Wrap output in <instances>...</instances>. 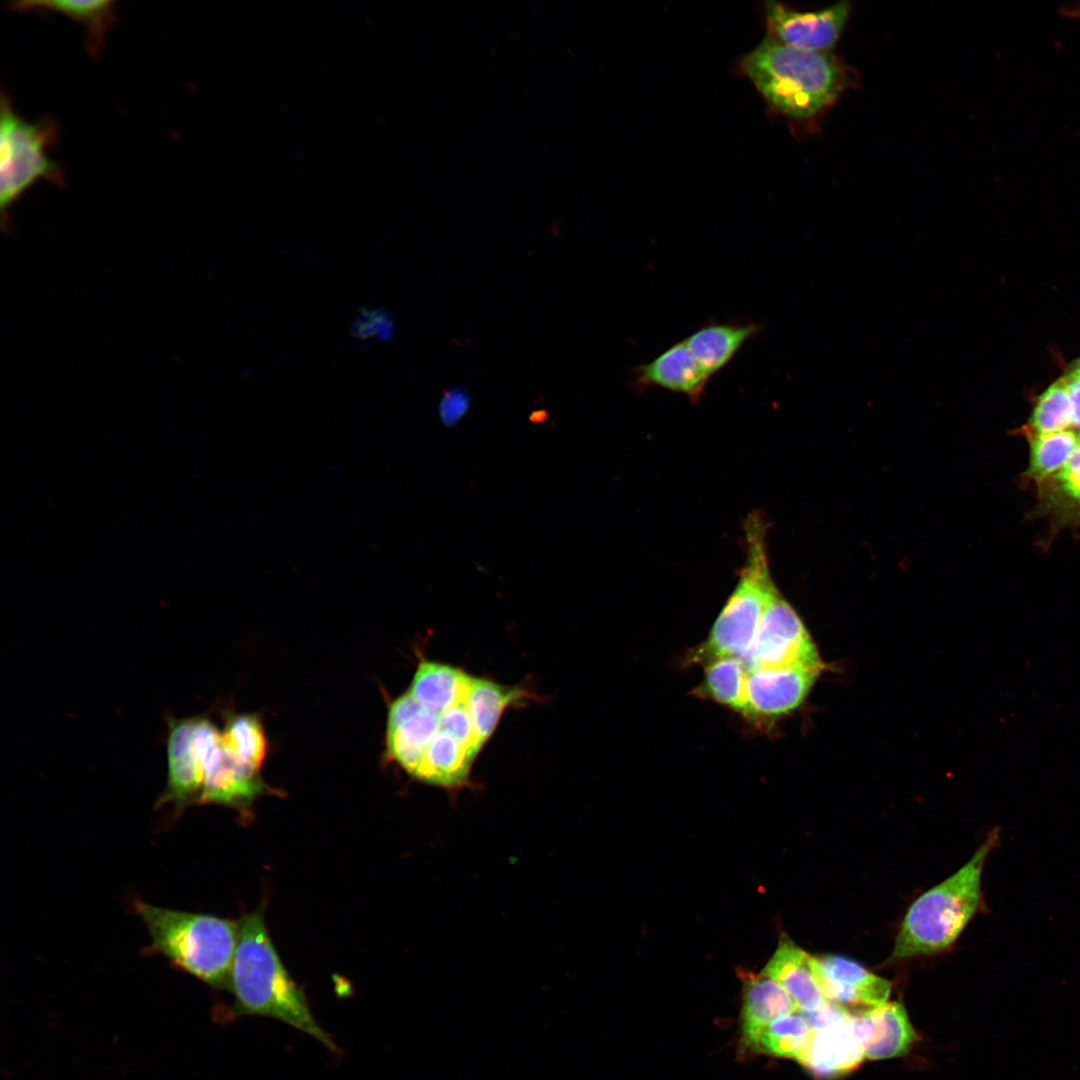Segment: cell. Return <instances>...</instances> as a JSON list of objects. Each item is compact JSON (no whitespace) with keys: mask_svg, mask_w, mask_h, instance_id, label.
<instances>
[{"mask_svg":"<svg viewBox=\"0 0 1080 1080\" xmlns=\"http://www.w3.org/2000/svg\"><path fill=\"white\" fill-rule=\"evenodd\" d=\"M422 708L423 707L409 692L397 698L391 704L389 709L387 732H391L398 728L403 722L419 712Z\"/></svg>","mask_w":1080,"mask_h":1080,"instance_id":"obj_33","label":"cell"},{"mask_svg":"<svg viewBox=\"0 0 1080 1080\" xmlns=\"http://www.w3.org/2000/svg\"><path fill=\"white\" fill-rule=\"evenodd\" d=\"M394 333L391 314L384 308H365L355 316L351 325L353 337L378 342L389 341Z\"/></svg>","mask_w":1080,"mask_h":1080,"instance_id":"obj_29","label":"cell"},{"mask_svg":"<svg viewBox=\"0 0 1080 1080\" xmlns=\"http://www.w3.org/2000/svg\"><path fill=\"white\" fill-rule=\"evenodd\" d=\"M1080 364V363H1079Z\"/></svg>","mask_w":1080,"mask_h":1080,"instance_id":"obj_36","label":"cell"},{"mask_svg":"<svg viewBox=\"0 0 1080 1080\" xmlns=\"http://www.w3.org/2000/svg\"><path fill=\"white\" fill-rule=\"evenodd\" d=\"M115 1H19L8 4L14 12H54L81 23L85 29V46L91 57L101 52L107 32L116 22Z\"/></svg>","mask_w":1080,"mask_h":1080,"instance_id":"obj_19","label":"cell"},{"mask_svg":"<svg viewBox=\"0 0 1080 1080\" xmlns=\"http://www.w3.org/2000/svg\"><path fill=\"white\" fill-rule=\"evenodd\" d=\"M134 907L148 930L152 951L212 987H227L238 942V922L141 900H136Z\"/></svg>","mask_w":1080,"mask_h":1080,"instance_id":"obj_4","label":"cell"},{"mask_svg":"<svg viewBox=\"0 0 1080 1080\" xmlns=\"http://www.w3.org/2000/svg\"><path fill=\"white\" fill-rule=\"evenodd\" d=\"M821 671L803 667L747 671L743 715L775 717L794 710L804 701Z\"/></svg>","mask_w":1080,"mask_h":1080,"instance_id":"obj_11","label":"cell"},{"mask_svg":"<svg viewBox=\"0 0 1080 1080\" xmlns=\"http://www.w3.org/2000/svg\"><path fill=\"white\" fill-rule=\"evenodd\" d=\"M763 971L784 988L798 1011L814 1012L827 1002L815 980L812 956L786 934Z\"/></svg>","mask_w":1080,"mask_h":1080,"instance_id":"obj_18","label":"cell"},{"mask_svg":"<svg viewBox=\"0 0 1080 1080\" xmlns=\"http://www.w3.org/2000/svg\"><path fill=\"white\" fill-rule=\"evenodd\" d=\"M997 839L990 833L964 866L910 905L890 960L936 954L956 941L979 910L983 867Z\"/></svg>","mask_w":1080,"mask_h":1080,"instance_id":"obj_3","label":"cell"},{"mask_svg":"<svg viewBox=\"0 0 1080 1080\" xmlns=\"http://www.w3.org/2000/svg\"><path fill=\"white\" fill-rule=\"evenodd\" d=\"M1029 441L1031 455L1027 473L1039 481L1066 465L1080 446V434L1066 429L1054 433L1030 434Z\"/></svg>","mask_w":1080,"mask_h":1080,"instance_id":"obj_25","label":"cell"},{"mask_svg":"<svg viewBox=\"0 0 1080 1080\" xmlns=\"http://www.w3.org/2000/svg\"><path fill=\"white\" fill-rule=\"evenodd\" d=\"M863 1059L849 1016L811 1029L809 1040L796 1061L817 1078L833 1079L855 1070Z\"/></svg>","mask_w":1080,"mask_h":1080,"instance_id":"obj_15","label":"cell"},{"mask_svg":"<svg viewBox=\"0 0 1080 1080\" xmlns=\"http://www.w3.org/2000/svg\"><path fill=\"white\" fill-rule=\"evenodd\" d=\"M440 729L452 735L475 754L482 746L474 730L466 700L457 703L440 715Z\"/></svg>","mask_w":1080,"mask_h":1080,"instance_id":"obj_30","label":"cell"},{"mask_svg":"<svg viewBox=\"0 0 1080 1080\" xmlns=\"http://www.w3.org/2000/svg\"><path fill=\"white\" fill-rule=\"evenodd\" d=\"M475 753L440 729L414 773L418 780L444 788L466 784Z\"/></svg>","mask_w":1080,"mask_h":1080,"instance_id":"obj_21","label":"cell"},{"mask_svg":"<svg viewBox=\"0 0 1080 1080\" xmlns=\"http://www.w3.org/2000/svg\"><path fill=\"white\" fill-rule=\"evenodd\" d=\"M1063 13L1065 15H1067V16H1070V17H1078V18H1080V3L1077 6H1072V7H1069V8L1065 7L1063 9Z\"/></svg>","mask_w":1080,"mask_h":1080,"instance_id":"obj_35","label":"cell"},{"mask_svg":"<svg viewBox=\"0 0 1080 1080\" xmlns=\"http://www.w3.org/2000/svg\"><path fill=\"white\" fill-rule=\"evenodd\" d=\"M469 405V397L463 390L455 388L445 392L439 407L442 422L453 426L466 414Z\"/></svg>","mask_w":1080,"mask_h":1080,"instance_id":"obj_31","label":"cell"},{"mask_svg":"<svg viewBox=\"0 0 1080 1080\" xmlns=\"http://www.w3.org/2000/svg\"><path fill=\"white\" fill-rule=\"evenodd\" d=\"M764 329L752 320H711L684 339L689 351L711 378L725 368L746 342Z\"/></svg>","mask_w":1080,"mask_h":1080,"instance_id":"obj_17","label":"cell"},{"mask_svg":"<svg viewBox=\"0 0 1080 1080\" xmlns=\"http://www.w3.org/2000/svg\"><path fill=\"white\" fill-rule=\"evenodd\" d=\"M768 33L800 49L832 51L848 23L851 6L839 1L819 10H798L778 1L764 4Z\"/></svg>","mask_w":1080,"mask_h":1080,"instance_id":"obj_8","label":"cell"},{"mask_svg":"<svg viewBox=\"0 0 1080 1080\" xmlns=\"http://www.w3.org/2000/svg\"><path fill=\"white\" fill-rule=\"evenodd\" d=\"M1072 424V405L1063 378L1039 397L1030 420V434L1066 430Z\"/></svg>","mask_w":1080,"mask_h":1080,"instance_id":"obj_27","label":"cell"},{"mask_svg":"<svg viewBox=\"0 0 1080 1080\" xmlns=\"http://www.w3.org/2000/svg\"><path fill=\"white\" fill-rule=\"evenodd\" d=\"M739 67L775 112L803 124L819 121L856 81L832 51L796 48L769 33Z\"/></svg>","mask_w":1080,"mask_h":1080,"instance_id":"obj_1","label":"cell"},{"mask_svg":"<svg viewBox=\"0 0 1080 1080\" xmlns=\"http://www.w3.org/2000/svg\"><path fill=\"white\" fill-rule=\"evenodd\" d=\"M739 659L746 671L795 667L823 669L809 633L778 590L764 611L752 645Z\"/></svg>","mask_w":1080,"mask_h":1080,"instance_id":"obj_7","label":"cell"},{"mask_svg":"<svg viewBox=\"0 0 1080 1080\" xmlns=\"http://www.w3.org/2000/svg\"><path fill=\"white\" fill-rule=\"evenodd\" d=\"M817 985L825 999L851 1016L888 1001L891 983L857 962L839 955L812 956Z\"/></svg>","mask_w":1080,"mask_h":1080,"instance_id":"obj_10","label":"cell"},{"mask_svg":"<svg viewBox=\"0 0 1080 1080\" xmlns=\"http://www.w3.org/2000/svg\"><path fill=\"white\" fill-rule=\"evenodd\" d=\"M810 1034L808 1022L797 1010L768 1024L761 1032L754 1052L796 1060L805 1048Z\"/></svg>","mask_w":1080,"mask_h":1080,"instance_id":"obj_26","label":"cell"},{"mask_svg":"<svg viewBox=\"0 0 1080 1080\" xmlns=\"http://www.w3.org/2000/svg\"><path fill=\"white\" fill-rule=\"evenodd\" d=\"M527 693L493 681L471 677L466 705L474 730L483 745L493 733L503 711L519 703Z\"/></svg>","mask_w":1080,"mask_h":1080,"instance_id":"obj_22","label":"cell"},{"mask_svg":"<svg viewBox=\"0 0 1080 1080\" xmlns=\"http://www.w3.org/2000/svg\"><path fill=\"white\" fill-rule=\"evenodd\" d=\"M238 924V942L227 984L236 1014L282 1021L337 1052L336 1044L313 1016L303 990L281 961L263 912L247 914Z\"/></svg>","mask_w":1080,"mask_h":1080,"instance_id":"obj_2","label":"cell"},{"mask_svg":"<svg viewBox=\"0 0 1080 1080\" xmlns=\"http://www.w3.org/2000/svg\"><path fill=\"white\" fill-rule=\"evenodd\" d=\"M439 730L440 715L422 708L398 728L387 732L388 749L392 758L413 776Z\"/></svg>","mask_w":1080,"mask_h":1080,"instance_id":"obj_23","label":"cell"},{"mask_svg":"<svg viewBox=\"0 0 1080 1080\" xmlns=\"http://www.w3.org/2000/svg\"><path fill=\"white\" fill-rule=\"evenodd\" d=\"M471 676L441 663L422 661L410 685V695L427 711L441 715L465 701Z\"/></svg>","mask_w":1080,"mask_h":1080,"instance_id":"obj_20","label":"cell"},{"mask_svg":"<svg viewBox=\"0 0 1080 1080\" xmlns=\"http://www.w3.org/2000/svg\"><path fill=\"white\" fill-rule=\"evenodd\" d=\"M632 376V385L638 391L663 388L683 394L694 403L701 400L710 380L684 340L674 343L653 360L636 366Z\"/></svg>","mask_w":1080,"mask_h":1080,"instance_id":"obj_14","label":"cell"},{"mask_svg":"<svg viewBox=\"0 0 1080 1080\" xmlns=\"http://www.w3.org/2000/svg\"><path fill=\"white\" fill-rule=\"evenodd\" d=\"M853 1033L864 1058L890 1059L904 1055L915 1041V1032L904 1006L886 1002L851 1016Z\"/></svg>","mask_w":1080,"mask_h":1080,"instance_id":"obj_13","label":"cell"},{"mask_svg":"<svg viewBox=\"0 0 1080 1080\" xmlns=\"http://www.w3.org/2000/svg\"><path fill=\"white\" fill-rule=\"evenodd\" d=\"M194 722L195 717L168 721L167 783L157 805L168 804L177 815L201 798L203 769L194 744Z\"/></svg>","mask_w":1080,"mask_h":1080,"instance_id":"obj_12","label":"cell"},{"mask_svg":"<svg viewBox=\"0 0 1080 1080\" xmlns=\"http://www.w3.org/2000/svg\"><path fill=\"white\" fill-rule=\"evenodd\" d=\"M1072 405V425L1080 429V364L1063 377Z\"/></svg>","mask_w":1080,"mask_h":1080,"instance_id":"obj_34","label":"cell"},{"mask_svg":"<svg viewBox=\"0 0 1080 1080\" xmlns=\"http://www.w3.org/2000/svg\"><path fill=\"white\" fill-rule=\"evenodd\" d=\"M195 747L203 769L200 803L243 808L263 793L259 768L239 758L222 735L214 741L195 743Z\"/></svg>","mask_w":1080,"mask_h":1080,"instance_id":"obj_9","label":"cell"},{"mask_svg":"<svg viewBox=\"0 0 1080 1080\" xmlns=\"http://www.w3.org/2000/svg\"><path fill=\"white\" fill-rule=\"evenodd\" d=\"M743 1002L740 1017L744 1049L754 1052L763 1029L775 1019L792 1014L797 1008L784 988L767 975L742 971Z\"/></svg>","mask_w":1080,"mask_h":1080,"instance_id":"obj_16","label":"cell"},{"mask_svg":"<svg viewBox=\"0 0 1080 1080\" xmlns=\"http://www.w3.org/2000/svg\"><path fill=\"white\" fill-rule=\"evenodd\" d=\"M224 743L242 760L257 768L266 754V739L259 720L252 715L232 717L222 734Z\"/></svg>","mask_w":1080,"mask_h":1080,"instance_id":"obj_28","label":"cell"},{"mask_svg":"<svg viewBox=\"0 0 1080 1080\" xmlns=\"http://www.w3.org/2000/svg\"><path fill=\"white\" fill-rule=\"evenodd\" d=\"M1055 477L1062 491L1080 503V446Z\"/></svg>","mask_w":1080,"mask_h":1080,"instance_id":"obj_32","label":"cell"},{"mask_svg":"<svg viewBox=\"0 0 1080 1080\" xmlns=\"http://www.w3.org/2000/svg\"><path fill=\"white\" fill-rule=\"evenodd\" d=\"M746 677L747 671L738 657L715 659L706 664L704 680L696 694L744 714Z\"/></svg>","mask_w":1080,"mask_h":1080,"instance_id":"obj_24","label":"cell"},{"mask_svg":"<svg viewBox=\"0 0 1080 1080\" xmlns=\"http://www.w3.org/2000/svg\"><path fill=\"white\" fill-rule=\"evenodd\" d=\"M767 531L762 513L754 511L745 519V561L738 582L706 641L692 655L693 661L707 664L722 657L740 658L752 645L764 611L777 591L770 575Z\"/></svg>","mask_w":1080,"mask_h":1080,"instance_id":"obj_5","label":"cell"},{"mask_svg":"<svg viewBox=\"0 0 1080 1080\" xmlns=\"http://www.w3.org/2000/svg\"><path fill=\"white\" fill-rule=\"evenodd\" d=\"M59 138L57 121L45 116L30 123L14 110L9 97L0 98V208L2 226H9V210L35 182L44 179L64 188L61 166L47 152Z\"/></svg>","mask_w":1080,"mask_h":1080,"instance_id":"obj_6","label":"cell"}]
</instances>
